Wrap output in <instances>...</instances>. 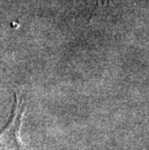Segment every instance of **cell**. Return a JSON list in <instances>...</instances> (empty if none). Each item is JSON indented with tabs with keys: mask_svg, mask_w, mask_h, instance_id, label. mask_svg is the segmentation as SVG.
Here are the masks:
<instances>
[{
	"mask_svg": "<svg viewBox=\"0 0 149 150\" xmlns=\"http://www.w3.org/2000/svg\"><path fill=\"white\" fill-rule=\"evenodd\" d=\"M15 106L7 126L0 132V150H28L20 140V132L25 112L23 96L16 93Z\"/></svg>",
	"mask_w": 149,
	"mask_h": 150,
	"instance_id": "obj_1",
	"label": "cell"
}]
</instances>
